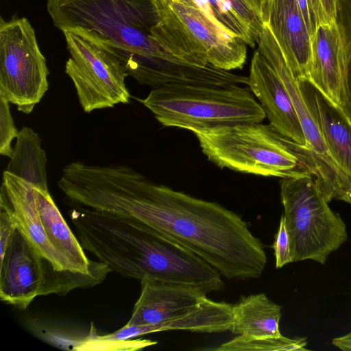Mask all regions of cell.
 <instances>
[{
  "instance_id": "6da1fadb",
  "label": "cell",
  "mask_w": 351,
  "mask_h": 351,
  "mask_svg": "<svg viewBox=\"0 0 351 351\" xmlns=\"http://www.w3.org/2000/svg\"><path fill=\"white\" fill-rule=\"evenodd\" d=\"M78 202L173 240L228 280L257 278L266 267L262 242L239 215L155 183L128 166H91L82 182Z\"/></svg>"
},
{
  "instance_id": "7a4b0ae2",
  "label": "cell",
  "mask_w": 351,
  "mask_h": 351,
  "mask_svg": "<svg viewBox=\"0 0 351 351\" xmlns=\"http://www.w3.org/2000/svg\"><path fill=\"white\" fill-rule=\"evenodd\" d=\"M70 217L84 250L112 271L191 285L206 293L224 285L220 273L196 254L131 220L82 207L74 208Z\"/></svg>"
},
{
  "instance_id": "3957f363",
  "label": "cell",
  "mask_w": 351,
  "mask_h": 351,
  "mask_svg": "<svg viewBox=\"0 0 351 351\" xmlns=\"http://www.w3.org/2000/svg\"><path fill=\"white\" fill-rule=\"evenodd\" d=\"M47 10L62 32L81 27L108 40L138 84L153 62L180 61L152 36L158 21L154 0H47Z\"/></svg>"
},
{
  "instance_id": "277c9868",
  "label": "cell",
  "mask_w": 351,
  "mask_h": 351,
  "mask_svg": "<svg viewBox=\"0 0 351 351\" xmlns=\"http://www.w3.org/2000/svg\"><path fill=\"white\" fill-rule=\"evenodd\" d=\"M0 200L11 210L18 228L53 268L84 274H108L101 261L88 258L51 197L44 190L4 171Z\"/></svg>"
},
{
  "instance_id": "5b68a950",
  "label": "cell",
  "mask_w": 351,
  "mask_h": 351,
  "mask_svg": "<svg viewBox=\"0 0 351 351\" xmlns=\"http://www.w3.org/2000/svg\"><path fill=\"white\" fill-rule=\"evenodd\" d=\"M141 101L163 126L193 132L261 123L266 117L251 90L238 84H167L154 88Z\"/></svg>"
},
{
  "instance_id": "8992f818",
  "label": "cell",
  "mask_w": 351,
  "mask_h": 351,
  "mask_svg": "<svg viewBox=\"0 0 351 351\" xmlns=\"http://www.w3.org/2000/svg\"><path fill=\"white\" fill-rule=\"evenodd\" d=\"M193 133L208 160L220 168L281 178L311 174L298 155V144L270 124L241 123Z\"/></svg>"
},
{
  "instance_id": "52a82bcc",
  "label": "cell",
  "mask_w": 351,
  "mask_h": 351,
  "mask_svg": "<svg viewBox=\"0 0 351 351\" xmlns=\"http://www.w3.org/2000/svg\"><path fill=\"white\" fill-rule=\"evenodd\" d=\"M280 186L294 261L324 265L346 241V223L330 209L312 175L282 178Z\"/></svg>"
},
{
  "instance_id": "ba28073f",
  "label": "cell",
  "mask_w": 351,
  "mask_h": 351,
  "mask_svg": "<svg viewBox=\"0 0 351 351\" xmlns=\"http://www.w3.org/2000/svg\"><path fill=\"white\" fill-rule=\"evenodd\" d=\"M70 57L65 73L86 112L128 104V76L113 47L93 31L75 27L62 32Z\"/></svg>"
},
{
  "instance_id": "9c48e42d",
  "label": "cell",
  "mask_w": 351,
  "mask_h": 351,
  "mask_svg": "<svg viewBox=\"0 0 351 351\" xmlns=\"http://www.w3.org/2000/svg\"><path fill=\"white\" fill-rule=\"evenodd\" d=\"M49 71L25 17L0 19V95L29 114L49 88Z\"/></svg>"
},
{
  "instance_id": "30bf717a",
  "label": "cell",
  "mask_w": 351,
  "mask_h": 351,
  "mask_svg": "<svg viewBox=\"0 0 351 351\" xmlns=\"http://www.w3.org/2000/svg\"><path fill=\"white\" fill-rule=\"evenodd\" d=\"M154 1L159 21L185 37L205 62L228 71L243 68L247 58L246 43L193 0Z\"/></svg>"
},
{
  "instance_id": "8fae6325",
  "label": "cell",
  "mask_w": 351,
  "mask_h": 351,
  "mask_svg": "<svg viewBox=\"0 0 351 351\" xmlns=\"http://www.w3.org/2000/svg\"><path fill=\"white\" fill-rule=\"evenodd\" d=\"M350 58V42L337 21L317 27L311 38V62L306 80L346 116Z\"/></svg>"
},
{
  "instance_id": "7c38bea8",
  "label": "cell",
  "mask_w": 351,
  "mask_h": 351,
  "mask_svg": "<svg viewBox=\"0 0 351 351\" xmlns=\"http://www.w3.org/2000/svg\"><path fill=\"white\" fill-rule=\"evenodd\" d=\"M0 259L1 301L25 310L35 298L43 295L47 276L55 269L18 226Z\"/></svg>"
},
{
  "instance_id": "4fadbf2b",
  "label": "cell",
  "mask_w": 351,
  "mask_h": 351,
  "mask_svg": "<svg viewBox=\"0 0 351 351\" xmlns=\"http://www.w3.org/2000/svg\"><path fill=\"white\" fill-rule=\"evenodd\" d=\"M257 43L258 50L273 67L291 98L309 149L317 163L335 186L342 190L351 191V179L333 160L304 100L298 81L293 75L279 45L265 23Z\"/></svg>"
},
{
  "instance_id": "5bb4252c",
  "label": "cell",
  "mask_w": 351,
  "mask_h": 351,
  "mask_svg": "<svg viewBox=\"0 0 351 351\" xmlns=\"http://www.w3.org/2000/svg\"><path fill=\"white\" fill-rule=\"evenodd\" d=\"M247 85L264 110L269 124L285 136L310 151L287 88L258 50L254 53L251 60Z\"/></svg>"
},
{
  "instance_id": "9a60e30c",
  "label": "cell",
  "mask_w": 351,
  "mask_h": 351,
  "mask_svg": "<svg viewBox=\"0 0 351 351\" xmlns=\"http://www.w3.org/2000/svg\"><path fill=\"white\" fill-rule=\"evenodd\" d=\"M206 294L191 285L142 279L140 296L126 325L159 324L184 317L200 306Z\"/></svg>"
},
{
  "instance_id": "2e32d148",
  "label": "cell",
  "mask_w": 351,
  "mask_h": 351,
  "mask_svg": "<svg viewBox=\"0 0 351 351\" xmlns=\"http://www.w3.org/2000/svg\"><path fill=\"white\" fill-rule=\"evenodd\" d=\"M264 22L279 45L293 75L306 79L311 62V36L296 0H266Z\"/></svg>"
},
{
  "instance_id": "e0dca14e",
  "label": "cell",
  "mask_w": 351,
  "mask_h": 351,
  "mask_svg": "<svg viewBox=\"0 0 351 351\" xmlns=\"http://www.w3.org/2000/svg\"><path fill=\"white\" fill-rule=\"evenodd\" d=\"M298 81L304 100L333 160L351 179V121L308 80Z\"/></svg>"
},
{
  "instance_id": "ac0fdd59",
  "label": "cell",
  "mask_w": 351,
  "mask_h": 351,
  "mask_svg": "<svg viewBox=\"0 0 351 351\" xmlns=\"http://www.w3.org/2000/svg\"><path fill=\"white\" fill-rule=\"evenodd\" d=\"M281 309L265 293L242 295L232 305L230 331L238 335L258 338L279 337L282 335L279 329Z\"/></svg>"
},
{
  "instance_id": "d6986e66",
  "label": "cell",
  "mask_w": 351,
  "mask_h": 351,
  "mask_svg": "<svg viewBox=\"0 0 351 351\" xmlns=\"http://www.w3.org/2000/svg\"><path fill=\"white\" fill-rule=\"evenodd\" d=\"M47 157L38 133L23 127L16 137L13 153L5 171L44 190H49Z\"/></svg>"
},
{
  "instance_id": "ffe728a7",
  "label": "cell",
  "mask_w": 351,
  "mask_h": 351,
  "mask_svg": "<svg viewBox=\"0 0 351 351\" xmlns=\"http://www.w3.org/2000/svg\"><path fill=\"white\" fill-rule=\"evenodd\" d=\"M304 337L290 339L282 335L270 337H254L238 335L215 350L217 351H306Z\"/></svg>"
},
{
  "instance_id": "44dd1931",
  "label": "cell",
  "mask_w": 351,
  "mask_h": 351,
  "mask_svg": "<svg viewBox=\"0 0 351 351\" xmlns=\"http://www.w3.org/2000/svg\"><path fill=\"white\" fill-rule=\"evenodd\" d=\"M156 341L149 339H126L113 340L105 339L102 335H97L94 325L92 324L90 330L86 337L75 341L72 350H105V351H128L138 350L156 344Z\"/></svg>"
},
{
  "instance_id": "7402d4cb",
  "label": "cell",
  "mask_w": 351,
  "mask_h": 351,
  "mask_svg": "<svg viewBox=\"0 0 351 351\" xmlns=\"http://www.w3.org/2000/svg\"><path fill=\"white\" fill-rule=\"evenodd\" d=\"M212 12L218 23L226 29L242 39L246 45L254 47L255 40L245 23L234 11L226 0H208Z\"/></svg>"
},
{
  "instance_id": "603a6c76",
  "label": "cell",
  "mask_w": 351,
  "mask_h": 351,
  "mask_svg": "<svg viewBox=\"0 0 351 351\" xmlns=\"http://www.w3.org/2000/svg\"><path fill=\"white\" fill-rule=\"evenodd\" d=\"M229 1L237 14L249 27L255 41L265 23L264 12L266 0H226Z\"/></svg>"
},
{
  "instance_id": "cb8c5ba5",
  "label": "cell",
  "mask_w": 351,
  "mask_h": 351,
  "mask_svg": "<svg viewBox=\"0 0 351 351\" xmlns=\"http://www.w3.org/2000/svg\"><path fill=\"white\" fill-rule=\"evenodd\" d=\"M9 101L0 95V154L11 158L13 153L12 141L19 131L15 126L10 112Z\"/></svg>"
},
{
  "instance_id": "d4e9b609",
  "label": "cell",
  "mask_w": 351,
  "mask_h": 351,
  "mask_svg": "<svg viewBox=\"0 0 351 351\" xmlns=\"http://www.w3.org/2000/svg\"><path fill=\"white\" fill-rule=\"evenodd\" d=\"M272 247L274 250L275 265L277 269L294 261L291 239L284 215L280 217Z\"/></svg>"
},
{
  "instance_id": "484cf974",
  "label": "cell",
  "mask_w": 351,
  "mask_h": 351,
  "mask_svg": "<svg viewBox=\"0 0 351 351\" xmlns=\"http://www.w3.org/2000/svg\"><path fill=\"white\" fill-rule=\"evenodd\" d=\"M337 21L342 27L351 44V0H338ZM348 88L347 116L351 121V58L348 68Z\"/></svg>"
},
{
  "instance_id": "4316f807",
  "label": "cell",
  "mask_w": 351,
  "mask_h": 351,
  "mask_svg": "<svg viewBox=\"0 0 351 351\" xmlns=\"http://www.w3.org/2000/svg\"><path fill=\"white\" fill-rule=\"evenodd\" d=\"M17 223L8 205L0 200V256L6 250Z\"/></svg>"
},
{
  "instance_id": "83f0119b",
  "label": "cell",
  "mask_w": 351,
  "mask_h": 351,
  "mask_svg": "<svg viewBox=\"0 0 351 351\" xmlns=\"http://www.w3.org/2000/svg\"><path fill=\"white\" fill-rule=\"evenodd\" d=\"M318 25L337 21L338 0H311Z\"/></svg>"
},
{
  "instance_id": "f1b7e54d",
  "label": "cell",
  "mask_w": 351,
  "mask_h": 351,
  "mask_svg": "<svg viewBox=\"0 0 351 351\" xmlns=\"http://www.w3.org/2000/svg\"><path fill=\"white\" fill-rule=\"evenodd\" d=\"M296 1L304 19L309 34L312 38L319 25L311 0Z\"/></svg>"
},
{
  "instance_id": "f546056e",
  "label": "cell",
  "mask_w": 351,
  "mask_h": 351,
  "mask_svg": "<svg viewBox=\"0 0 351 351\" xmlns=\"http://www.w3.org/2000/svg\"><path fill=\"white\" fill-rule=\"evenodd\" d=\"M332 343L343 351H351V332L332 339Z\"/></svg>"
}]
</instances>
